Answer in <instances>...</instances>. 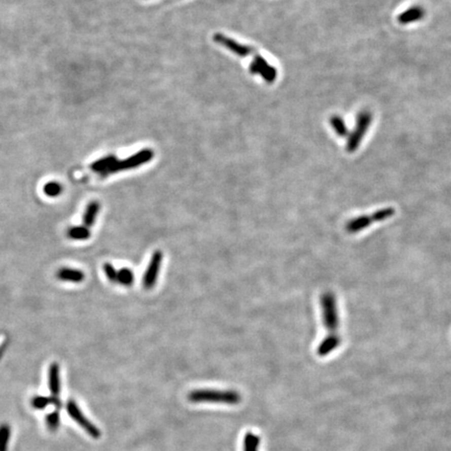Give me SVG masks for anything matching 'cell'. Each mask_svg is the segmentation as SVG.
Returning <instances> with one entry per match:
<instances>
[{
	"label": "cell",
	"instance_id": "obj_10",
	"mask_svg": "<svg viewBox=\"0 0 451 451\" xmlns=\"http://www.w3.org/2000/svg\"><path fill=\"white\" fill-rule=\"evenodd\" d=\"M341 342L340 336L338 334H328L325 336L317 349L319 356H327L336 350Z\"/></svg>",
	"mask_w": 451,
	"mask_h": 451
},
{
	"label": "cell",
	"instance_id": "obj_15",
	"mask_svg": "<svg viewBox=\"0 0 451 451\" xmlns=\"http://www.w3.org/2000/svg\"><path fill=\"white\" fill-rule=\"evenodd\" d=\"M117 158L114 156H107L103 157L101 159L96 160L95 162L90 165V168H91L94 172L99 174L101 177L105 176V174L107 172V170L111 167L112 164H114L116 162Z\"/></svg>",
	"mask_w": 451,
	"mask_h": 451
},
{
	"label": "cell",
	"instance_id": "obj_4",
	"mask_svg": "<svg viewBox=\"0 0 451 451\" xmlns=\"http://www.w3.org/2000/svg\"><path fill=\"white\" fill-rule=\"evenodd\" d=\"M372 122V113L368 110H364L359 112L356 117L355 128L348 135L347 142V151L349 153H354L362 143L367 131L369 130Z\"/></svg>",
	"mask_w": 451,
	"mask_h": 451
},
{
	"label": "cell",
	"instance_id": "obj_22",
	"mask_svg": "<svg viewBox=\"0 0 451 451\" xmlns=\"http://www.w3.org/2000/svg\"><path fill=\"white\" fill-rule=\"evenodd\" d=\"M259 438L252 432H248L245 437V451H257L259 445Z\"/></svg>",
	"mask_w": 451,
	"mask_h": 451
},
{
	"label": "cell",
	"instance_id": "obj_8",
	"mask_svg": "<svg viewBox=\"0 0 451 451\" xmlns=\"http://www.w3.org/2000/svg\"><path fill=\"white\" fill-rule=\"evenodd\" d=\"M250 72L253 75H260L267 83H274L277 79V70L261 56H255L254 61L250 64Z\"/></svg>",
	"mask_w": 451,
	"mask_h": 451
},
{
	"label": "cell",
	"instance_id": "obj_24",
	"mask_svg": "<svg viewBox=\"0 0 451 451\" xmlns=\"http://www.w3.org/2000/svg\"><path fill=\"white\" fill-rule=\"evenodd\" d=\"M103 270L108 279L112 282H117V270L111 263H105Z\"/></svg>",
	"mask_w": 451,
	"mask_h": 451
},
{
	"label": "cell",
	"instance_id": "obj_20",
	"mask_svg": "<svg viewBox=\"0 0 451 451\" xmlns=\"http://www.w3.org/2000/svg\"><path fill=\"white\" fill-rule=\"evenodd\" d=\"M43 190L47 196L56 197V196H59L60 194H62L63 186L56 181H51V182H48L44 185Z\"/></svg>",
	"mask_w": 451,
	"mask_h": 451
},
{
	"label": "cell",
	"instance_id": "obj_3",
	"mask_svg": "<svg viewBox=\"0 0 451 451\" xmlns=\"http://www.w3.org/2000/svg\"><path fill=\"white\" fill-rule=\"evenodd\" d=\"M395 213L396 211L394 208L387 207L377 210L369 215L365 214L356 216V218L347 222L346 231L350 234H356L358 232H362L365 229L369 228L374 223H380L391 219L393 215H395Z\"/></svg>",
	"mask_w": 451,
	"mask_h": 451
},
{
	"label": "cell",
	"instance_id": "obj_23",
	"mask_svg": "<svg viewBox=\"0 0 451 451\" xmlns=\"http://www.w3.org/2000/svg\"><path fill=\"white\" fill-rule=\"evenodd\" d=\"M59 423H60V416L57 411L47 414L46 424L49 429H51V430L57 429L59 426Z\"/></svg>",
	"mask_w": 451,
	"mask_h": 451
},
{
	"label": "cell",
	"instance_id": "obj_13",
	"mask_svg": "<svg viewBox=\"0 0 451 451\" xmlns=\"http://www.w3.org/2000/svg\"><path fill=\"white\" fill-rule=\"evenodd\" d=\"M48 386L51 394L58 396L61 391V380H60V366L53 363L49 366L48 370Z\"/></svg>",
	"mask_w": 451,
	"mask_h": 451
},
{
	"label": "cell",
	"instance_id": "obj_11",
	"mask_svg": "<svg viewBox=\"0 0 451 451\" xmlns=\"http://www.w3.org/2000/svg\"><path fill=\"white\" fill-rule=\"evenodd\" d=\"M425 16V11L422 7L420 6H413L409 9H407L406 11H404L403 13L398 15V22L400 24H408V23H412L416 21H420L422 20Z\"/></svg>",
	"mask_w": 451,
	"mask_h": 451
},
{
	"label": "cell",
	"instance_id": "obj_2",
	"mask_svg": "<svg viewBox=\"0 0 451 451\" xmlns=\"http://www.w3.org/2000/svg\"><path fill=\"white\" fill-rule=\"evenodd\" d=\"M322 321L328 334H338L339 317L336 297L332 292H325L321 296Z\"/></svg>",
	"mask_w": 451,
	"mask_h": 451
},
{
	"label": "cell",
	"instance_id": "obj_16",
	"mask_svg": "<svg viewBox=\"0 0 451 451\" xmlns=\"http://www.w3.org/2000/svg\"><path fill=\"white\" fill-rule=\"evenodd\" d=\"M68 236L75 240H86L91 236V233L86 226H75L68 230Z\"/></svg>",
	"mask_w": 451,
	"mask_h": 451
},
{
	"label": "cell",
	"instance_id": "obj_14",
	"mask_svg": "<svg viewBox=\"0 0 451 451\" xmlns=\"http://www.w3.org/2000/svg\"><path fill=\"white\" fill-rule=\"evenodd\" d=\"M99 208H100V206H99L98 202H96V201H93V202L88 204V206L85 210V213L83 215L84 226H86L87 228H90L94 225L96 218H97L98 211H99Z\"/></svg>",
	"mask_w": 451,
	"mask_h": 451
},
{
	"label": "cell",
	"instance_id": "obj_1",
	"mask_svg": "<svg viewBox=\"0 0 451 451\" xmlns=\"http://www.w3.org/2000/svg\"><path fill=\"white\" fill-rule=\"evenodd\" d=\"M191 402H214L224 404H237L240 402V395L234 391L218 390H195L188 395Z\"/></svg>",
	"mask_w": 451,
	"mask_h": 451
},
{
	"label": "cell",
	"instance_id": "obj_12",
	"mask_svg": "<svg viewBox=\"0 0 451 451\" xmlns=\"http://www.w3.org/2000/svg\"><path fill=\"white\" fill-rule=\"evenodd\" d=\"M57 278L61 281L81 283L85 280V274L80 269L70 268V267H62L60 268L57 274Z\"/></svg>",
	"mask_w": 451,
	"mask_h": 451
},
{
	"label": "cell",
	"instance_id": "obj_7",
	"mask_svg": "<svg viewBox=\"0 0 451 451\" xmlns=\"http://www.w3.org/2000/svg\"><path fill=\"white\" fill-rule=\"evenodd\" d=\"M162 260H163V254H162V252L156 251L150 260V263L146 270V274H144L143 277V286L146 287L147 290H151V288L155 286L158 279V274L160 272Z\"/></svg>",
	"mask_w": 451,
	"mask_h": 451
},
{
	"label": "cell",
	"instance_id": "obj_21",
	"mask_svg": "<svg viewBox=\"0 0 451 451\" xmlns=\"http://www.w3.org/2000/svg\"><path fill=\"white\" fill-rule=\"evenodd\" d=\"M49 404H58L57 399L56 398H48V397L38 396V397H34V398L31 400V406L37 408V409H42Z\"/></svg>",
	"mask_w": 451,
	"mask_h": 451
},
{
	"label": "cell",
	"instance_id": "obj_6",
	"mask_svg": "<svg viewBox=\"0 0 451 451\" xmlns=\"http://www.w3.org/2000/svg\"><path fill=\"white\" fill-rule=\"evenodd\" d=\"M67 411L69 416L88 432L89 436H91L94 439H98L100 437V431L84 416L76 402L69 401L67 403Z\"/></svg>",
	"mask_w": 451,
	"mask_h": 451
},
{
	"label": "cell",
	"instance_id": "obj_5",
	"mask_svg": "<svg viewBox=\"0 0 451 451\" xmlns=\"http://www.w3.org/2000/svg\"><path fill=\"white\" fill-rule=\"evenodd\" d=\"M154 157V152L150 149H146L142 150L140 152H138L137 154L129 157L128 159L119 161L116 160V162L114 164L111 165V167L107 170V172L105 174L103 177L110 176L112 174L121 171V170H128V169H132V168H136L142 164H146L148 162H150Z\"/></svg>",
	"mask_w": 451,
	"mask_h": 451
},
{
	"label": "cell",
	"instance_id": "obj_9",
	"mask_svg": "<svg viewBox=\"0 0 451 451\" xmlns=\"http://www.w3.org/2000/svg\"><path fill=\"white\" fill-rule=\"evenodd\" d=\"M213 39H214V41L216 43L223 45L224 47L228 48L233 53H235V55H237L239 57H247V56L251 55V53L254 52L253 48H251V47H249L247 45L239 44L238 42L226 37V36H224L222 33H215Z\"/></svg>",
	"mask_w": 451,
	"mask_h": 451
},
{
	"label": "cell",
	"instance_id": "obj_19",
	"mask_svg": "<svg viewBox=\"0 0 451 451\" xmlns=\"http://www.w3.org/2000/svg\"><path fill=\"white\" fill-rule=\"evenodd\" d=\"M11 439V428L7 424L0 425V451H8Z\"/></svg>",
	"mask_w": 451,
	"mask_h": 451
},
{
	"label": "cell",
	"instance_id": "obj_18",
	"mask_svg": "<svg viewBox=\"0 0 451 451\" xmlns=\"http://www.w3.org/2000/svg\"><path fill=\"white\" fill-rule=\"evenodd\" d=\"M117 282L123 286H131L134 282V274L128 267H122L117 272Z\"/></svg>",
	"mask_w": 451,
	"mask_h": 451
},
{
	"label": "cell",
	"instance_id": "obj_17",
	"mask_svg": "<svg viewBox=\"0 0 451 451\" xmlns=\"http://www.w3.org/2000/svg\"><path fill=\"white\" fill-rule=\"evenodd\" d=\"M330 124H331L332 129L336 132V134L339 137H347L349 135L347 125H346L344 119H342L340 116L333 115L330 118Z\"/></svg>",
	"mask_w": 451,
	"mask_h": 451
}]
</instances>
